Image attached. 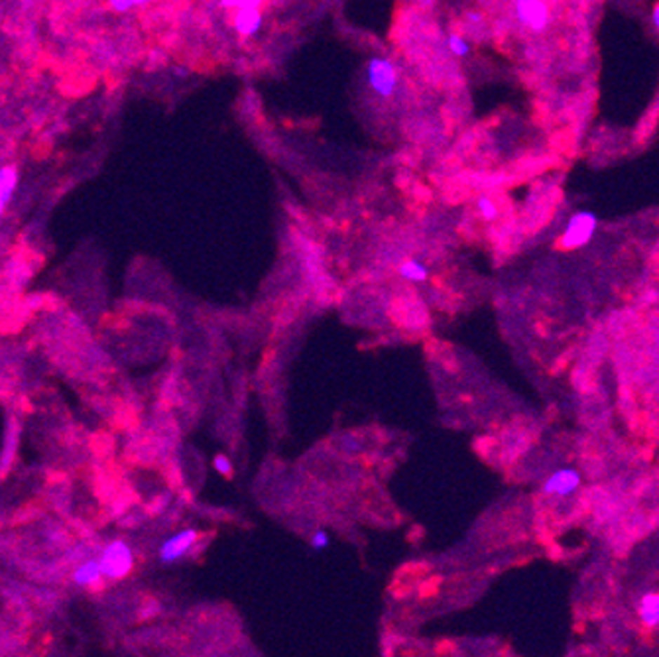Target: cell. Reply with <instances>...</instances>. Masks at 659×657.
<instances>
[{
	"label": "cell",
	"mask_w": 659,
	"mask_h": 657,
	"mask_svg": "<svg viewBox=\"0 0 659 657\" xmlns=\"http://www.w3.org/2000/svg\"><path fill=\"white\" fill-rule=\"evenodd\" d=\"M599 230V217L589 209H580L573 213L561 232V246L567 250H577L587 246L594 239Z\"/></svg>",
	"instance_id": "obj_1"
},
{
	"label": "cell",
	"mask_w": 659,
	"mask_h": 657,
	"mask_svg": "<svg viewBox=\"0 0 659 657\" xmlns=\"http://www.w3.org/2000/svg\"><path fill=\"white\" fill-rule=\"evenodd\" d=\"M366 83L380 99H390L398 89V71L388 58L374 55L366 63Z\"/></svg>",
	"instance_id": "obj_2"
},
{
	"label": "cell",
	"mask_w": 659,
	"mask_h": 657,
	"mask_svg": "<svg viewBox=\"0 0 659 657\" xmlns=\"http://www.w3.org/2000/svg\"><path fill=\"white\" fill-rule=\"evenodd\" d=\"M99 561L105 577L119 580L132 571L134 555H132V549L128 548V543H124L122 539H114L102 549V555H100Z\"/></svg>",
	"instance_id": "obj_3"
},
{
	"label": "cell",
	"mask_w": 659,
	"mask_h": 657,
	"mask_svg": "<svg viewBox=\"0 0 659 657\" xmlns=\"http://www.w3.org/2000/svg\"><path fill=\"white\" fill-rule=\"evenodd\" d=\"M583 477L575 467L555 468L543 482V492L553 498H571L579 492Z\"/></svg>",
	"instance_id": "obj_4"
},
{
	"label": "cell",
	"mask_w": 659,
	"mask_h": 657,
	"mask_svg": "<svg viewBox=\"0 0 659 657\" xmlns=\"http://www.w3.org/2000/svg\"><path fill=\"white\" fill-rule=\"evenodd\" d=\"M514 12L519 24L528 30L541 32L550 24V8L543 0H516Z\"/></svg>",
	"instance_id": "obj_5"
},
{
	"label": "cell",
	"mask_w": 659,
	"mask_h": 657,
	"mask_svg": "<svg viewBox=\"0 0 659 657\" xmlns=\"http://www.w3.org/2000/svg\"><path fill=\"white\" fill-rule=\"evenodd\" d=\"M197 538H199V533L195 529H181L161 543L158 557H160L161 563H175L187 555V551L195 545Z\"/></svg>",
	"instance_id": "obj_6"
},
{
	"label": "cell",
	"mask_w": 659,
	"mask_h": 657,
	"mask_svg": "<svg viewBox=\"0 0 659 657\" xmlns=\"http://www.w3.org/2000/svg\"><path fill=\"white\" fill-rule=\"evenodd\" d=\"M264 26L260 8H239L232 14V28L242 38H254Z\"/></svg>",
	"instance_id": "obj_7"
},
{
	"label": "cell",
	"mask_w": 659,
	"mask_h": 657,
	"mask_svg": "<svg viewBox=\"0 0 659 657\" xmlns=\"http://www.w3.org/2000/svg\"><path fill=\"white\" fill-rule=\"evenodd\" d=\"M102 577H105V573H102L99 559H87L73 571V583L81 588L97 585Z\"/></svg>",
	"instance_id": "obj_8"
},
{
	"label": "cell",
	"mask_w": 659,
	"mask_h": 657,
	"mask_svg": "<svg viewBox=\"0 0 659 657\" xmlns=\"http://www.w3.org/2000/svg\"><path fill=\"white\" fill-rule=\"evenodd\" d=\"M638 614L644 626H659V592H646L644 597L639 598Z\"/></svg>",
	"instance_id": "obj_9"
},
{
	"label": "cell",
	"mask_w": 659,
	"mask_h": 657,
	"mask_svg": "<svg viewBox=\"0 0 659 657\" xmlns=\"http://www.w3.org/2000/svg\"><path fill=\"white\" fill-rule=\"evenodd\" d=\"M18 185V171L12 166H6L0 170V209L4 211L8 207V201L14 195Z\"/></svg>",
	"instance_id": "obj_10"
},
{
	"label": "cell",
	"mask_w": 659,
	"mask_h": 657,
	"mask_svg": "<svg viewBox=\"0 0 659 657\" xmlns=\"http://www.w3.org/2000/svg\"><path fill=\"white\" fill-rule=\"evenodd\" d=\"M400 276L404 279H408L411 284H421V281H425V279L430 278V270L425 264H421L420 260H406V262H401L400 268Z\"/></svg>",
	"instance_id": "obj_11"
},
{
	"label": "cell",
	"mask_w": 659,
	"mask_h": 657,
	"mask_svg": "<svg viewBox=\"0 0 659 657\" xmlns=\"http://www.w3.org/2000/svg\"><path fill=\"white\" fill-rule=\"evenodd\" d=\"M447 46H449V51L455 58H467L470 53V44L460 34H451Z\"/></svg>",
	"instance_id": "obj_12"
},
{
	"label": "cell",
	"mask_w": 659,
	"mask_h": 657,
	"mask_svg": "<svg viewBox=\"0 0 659 657\" xmlns=\"http://www.w3.org/2000/svg\"><path fill=\"white\" fill-rule=\"evenodd\" d=\"M477 209H479L480 217L484 220H496L498 219V207H496V203L486 197V195H482L477 201Z\"/></svg>",
	"instance_id": "obj_13"
},
{
	"label": "cell",
	"mask_w": 659,
	"mask_h": 657,
	"mask_svg": "<svg viewBox=\"0 0 659 657\" xmlns=\"http://www.w3.org/2000/svg\"><path fill=\"white\" fill-rule=\"evenodd\" d=\"M148 2H152V0H109V6L110 11L124 14V12H130L132 8H136V6H146Z\"/></svg>",
	"instance_id": "obj_14"
},
{
	"label": "cell",
	"mask_w": 659,
	"mask_h": 657,
	"mask_svg": "<svg viewBox=\"0 0 659 657\" xmlns=\"http://www.w3.org/2000/svg\"><path fill=\"white\" fill-rule=\"evenodd\" d=\"M264 0H219V4L227 11H239V8H260Z\"/></svg>",
	"instance_id": "obj_15"
},
{
	"label": "cell",
	"mask_w": 659,
	"mask_h": 657,
	"mask_svg": "<svg viewBox=\"0 0 659 657\" xmlns=\"http://www.w3.org/2000/svg\"><path fill=\"white\" fill-rule=\"evenodd\" d=\"M213 467H215V470H217L219 474H222V477H230V474H232V470H234L232 463H230V458L225 457V455H217L215 460H213Z\"/></svg>",
	"instance_id": "obj_16"
},
{
	"label": "cell",
	"mask_w": 659,
	"mask_h": 657,
	"mask_svg": "<svg viewBox=\"0 0 659 657\" xmlns=\"http://www.w3.org/2000/svg\"><path fill=\"white\" fill-rule=\"evenodd\" d=\"M329 533L327 531H315L313 538H311V548L315 551H323V549L329 545Z\"/></svg>",
	"instance_id": "obj_17"
},
{
	"label": "cell",
	"mask_w": 659,
	"mask_h": 657,
	"mask_svg": "<svg viewBox=\"0 0 659 657\" xmlns=\"http://www.w3.org/2000/svg\"><path fill=\"white\" fill-rule=\"evenodd\" d=\"M651 20H653V26H655V30L659 34V2L653 6V11H651Z\"/></svg>",
	"instance_id": "obj_18"
}]
</instances>
